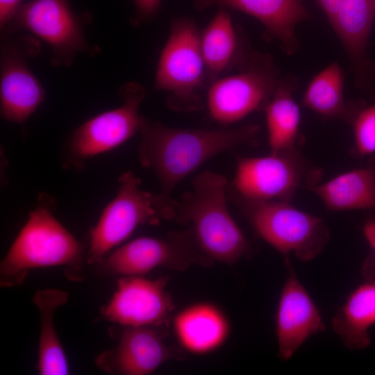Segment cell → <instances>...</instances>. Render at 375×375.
Wrapping results in <instances>:
<instances>
[{"label": "cell", "instance_id": "1", "mask_svg": "<svg viewBox=\"0 0 375 375\" xmlns=\"http://www.w3.org/2000/svg\"><path fill=\"white\" fill-rule=\"evenodd\" d=\"M258 132L255 124L220 129L173 128L142 115L138 159L157 176L160 201L174 209L177 200L173 191L184 178L217 155L254 143Z\"/></svg>", "mask_w": 375, "mask_h": 375}, {"label": "cell", "instance_id": "2", "mask_svg": "<svg viewBox=\"0 0 375 375\" xmlns=\"http://www.w3.org/2000/svg\"><path fill=\"white\" fill-rule=\"evenodd\" d=\"M228 181L206 171L176 201L173 220L187 227L199 251L212 262L233 265L249 258L253 249L228 207Z\"/></svg>", "mask_w": 375, "mask_h": 375}, {"label": "cell", "instance_id": "3", "mask_svg": "<svg viewBox=\"0 0 375 375\" xmlns=\"http://www.w3.org/2000/svg\"><path fill=\"white\" fill-rule=\"evenodd\" d=\"M54 199L40 194L35 208L0 263L1 287L20 285L33 269L62 267L72 281L83 278V247L53 214Z\"/></svg>", "mask_w": 375, "mask_h": 375}, {"label": "cell", "instance_id": "4", "mask_svg": "<svg viewBox=\"0 0 375 375\" xmlns=\"http://www.w3.org/2000/svg\"><path fill=\"white\" fill-rule=\"evenodd\" d=\"M227 194L256 233L283 258L292 254L300 261H310L330 240L328 228L321 217L290 201L249 200L228 188Z\"/></svg>", "mask_w": 375, "mask_h": 375}, {"label": "cell", "instance_id": "5", "mask_svg": "<svg viewBox=\"0 0 375 375\" xmlns=\"http://www.w3.org/2000/svg\"><path fill=\"white\" fill-rule=\"evenodd\" d=\"M200 35L193 19L174 18L158 58L154 90L167 94V105L176 112L197 111L206 104L208 82Z\"/></svg>", "mask_w": 375, "mask_h": 375}, {"label": "cell", "instance_id": "6", "mask_svg": "<svg viewBox=\"0 0 375 375\" xmlns=\"http://www.w3.org/2000/svg\"><path fill=\"white\" fill-rule=\"evenodd\" d=\"M140 184V179L132 172L119 176L116 196L105 207L91 230L88 263L99 264L108 252L140 226L173 220V211L165 206L156 194L142 190Z\"/></svg>", "mask_w": 375, "mask_h": 375}, {"label": "cell", "instance_id": "7", "mask_svg": "<svg viewBox=\"0 0 375 375\" xmlns=\"http://www.w3.org/2000/svg\"><path fill=\"white\" fill-rule=\"evenodd\" d=\"M236 162L228 188L253 201H290L300 188L317 184L322 172L305 160L297 147L265 156H237Z\"/></svg>", "mask_w": 375, "mask_h": 375}, {"label": "cell", "instance_id": "8", "mask_svg": "<svg viewBox=\"0 0 375 375\" xmlns=\"http://www.w3.org/2000/svg\"><path fill=\"white\" fill-rule=\"evenodd\" d=\"M241 65L239 72L218 78L206 91L208 114L222 125L233 124L264 109L278 83L277 69L267 55L249 54Z\"/></svg>", "mask_w": 375, "mask_h": 375}, {"label": "cell", "instance_id": "9", "mask_svg": "<svg viewBox=\"0 0 375 375\" xmlns=\"http://www.w3.org/2000/svg\"><path fill=\"white\" fill-rule=\"evenodd\" d=\"M145 96L140 83L123 85L119 106L87 120L72 133L65 149L64 167L81 170L88 159L118 147L138 133L140 108Z\"/></svg>", "mask_w": 375, "mask_h": 375}, {"label": "cell", "instance_id": "10", "mask_svg": "<svg viewBox=\"0 0 375 375\" xmlns=\"http://www.w3.org/2000/svg\"><path fill=\"white\" fill-rule=\"evenodd\" d=\"M12 34L28 31L49 44L53 66H69L80 52L92 53L81 18L69 0H31L22 3L1 30Z\"/></svg>", "mask_w": 375, "mask_h": 375}, {"label": "cell", "instance_id": "11", "mask_svg": "<svg viewBox=\"0 0 375 375\" xmlns=\"http://www.w3.org/2000/svg\"><path fill=\"white\" fill-rule=\"evenodd\" d=\"M109 273L122 276H143L158 267L184 271L192 265L212 262L199 251L186 228L162 237L143 236L121 246L99 263Z\"/></svg>", "mask_w": 375, "mask_h": 375}, {"label": "cell", "instance_id": "12", "mask_svg": "<svg viewBox=\"0 0 375 375\" xmlns=\"http://www.w3.org/2000/svg\"><path fill=\"white\" fill-rule=\"evenodd\" d=\"M19 36L2 35L0 101L2 117L23 125L44 101L45 91L28 65L38 47L31 38Z\"/></svg>", "mask_w": 375, "mask_h": 375}, {"label": "cell", "instance_id": "13", "mask_svg": "<svg viewBox=\"0 0 375 375\" xmlns=\"http://www.w3.org/2000/svg\"><path fill=\"white\" fill-rule=\"evenodd\" d=\"M168 280V276H122L112 297L101 308L100 319L122 326L166 325L175 306L167 290Z\"/></svg>", "mask_w": 375, "mask_h": 375}, {"label": "cell", "instance_id": "14", "mask_svg": "<svg viewBox=\"0 0 375 375\" xmlns=\"http://www.w3.org/2000/svg\"><path fill=\"white\" fill-rule=\"evenodd\" d=\"M287 276L282 288L275 317L278 356L290 360L312 335L326 330L317 305L299 280L290 256L284 257Z\"/></svg>", "mask_w": 375, "mask_h": 375}, {"label": "cell", "instance_id": "15", "mask_svg": "<svg viewBox=\"0 0 375 375\" xmlns=\"http://www.w3.org/2000/svg\"><path fill=\"white\" fill-rule=\"evenodd\" d=\"M110 333L117 344L95 360L101 370L112 374L148 375L172 358L173 353L158 328L122 326Z\"/></svg>", "mask_w": 375, "mask_h": 375}, {"label": "cell", "instance_id": "16", "mask_svg": "<svg viewBox=\"0 0 375 375\" xmlns=\"http://www.w3.org/2000/svg\"><path fill=\"white\" fill-rule=\"evenodd\" d=\"M197 10L213 6L241 11L258 19L266 37L276 40L288 53L297 48V25L309 17L301 0H193Z\"/></svg>", "mask_w": 375, "mask_h": 375}, {"label": "cell", "instance_id": "17", "mask_svg": "<svg viewBox=\"0 0 375 375\" xmlns=\"http://www.w3.org/2000/svg\"><path fill=\"white\" fill-rule=\"evenodd\" d=\"M173 329L180 345L194 355H205L220 348L231 333L225 313L209 302L190 305L176 313Z\"/></svg>", "mask_w": 375, "mask_h": 375}, {"label": "cell", "instance_id": "18", "mask_svg": "<svg viewBox=\"0 0 375 375\" xmlns=\"http://www.w3.org/2000/svg\"><path fill=\"white\" fill-rule=\"evenodd\" d=\"M375 326V281H366L353 290L331 321L334 332L350 350H362L371 343Z\"/></svg>", "mask_w": 375, "mask_h": 375}, {"label": "cell", "instance_id": "19", "mask_svg": "<svg viewBox=\"0 0 375 375\" xmlns=\"http://www.w3.org/2000/svg\"><path fill=\"white\" fill-rule=\"evenodd\" d=\"M331 211L375 209V171L349 170L308 188Z\"/></svg>", "mask_w": 375, "mask_h": 375}, {"label": "cell", "instance_id": "20", "mask_svg": "<svg viewBox=\"0 0 375 375\" xmlns=\"http://www.w3.org/2000/svg\"><path fill=\"white\" fill-rule=\"evenodd\" d=\"M200 44L206 67L208 86L247 57L241 56L237 31L227 9L219 8L201 31Z\"/></svg>", "mask_w": 375, "mask_h": 375}, {"label": "cell", "instance_id": "21", "mask_svg": "<svg viewBox=\"0 0 375 375\" xmlns=\"http://www.w3.org/2000/svg\"><path fill=\"white\" fill-rule=\"evenodd\" d=\"M67 292L58 289L38 290L32 301L40 319L37 369L42 375H66L69 366L66 355L53 326L56 310L68 300Z\"/></svg>", "mask_w": 375, "mask_h": 375}, {"label": "cell", "instance_id": "22", "mask_svg": "<svg viewBox=\"0 0 375 375\" xmlns=\"http://www.w3.org/2000/svg\"><path fill=\"white\" fill-rule=\"evenodd\" d=\"M375 15V0H342L331 25L356 71L369 66L367 44Z\"/></svg>", "mask_w": 375, "mask_h": 375}, {"label": "cell", "instance_id": "23", "mask_svg": "<svg viewBox=\"0 0 375 375\" xmlns=\"http://www.w3.org/2000/svg\"><path fill=\"white\" fill-rule=\"evenodd\" d=\"M292 91L290 84L278 81L264 108L271 152L297 147L301 112L292 97Z\"/></svg>", "mask_w": 375, "mask_h": 375}, {"label": "cell", "instance_id": "24", "mask_svg": "<svg viewBox=\"0 0 375 375\" xmlns=\"http://www.w3.org/2000/svg\"><path fill=\"white\" fill-rule=\"evenodd\" d=\"M302 103L324 117H351L344 97V73L338 62H332L312 79L303 94Z\"/></svg>", "mask_w": 375, "mask_h": 375}, {"label": "cell", "instance_id": "25", "mask_svg": "<svg viewBox=\"0 0 375 375\" xmlns=\"http://www.w3.org/2000/svg\"><path fill=\"white\" fill-rule=\"evenodd\" d=\"M353 151L364 157L375 153V103L361 109L352 117Z\"/></svg>", "mask_w": 375, "mask_h": 375}, {"label": "cell", "instance_id": "26", "mask_svg": "<svg viewBox=\"0 0 375 375\" xmlns=\"http://www.w3.org/2000/svg\"><path fill=\"white\" fill-rule=\"evenodd\" d=\"M362 233L369 245L372 252L363 262L361 273L366 281H375V219L367 220L363 227Z\"/></svg>", "mask_w": 375, "mask_h": 375}, {"label": "cell", "instance_id": "27", "mask_svg": "<svg viewBox=\"0 0 375 375\" xmlns=\"http://www.w3.org/2000/svg\"><path fill=\"white\" fill-rule=\"evenodd\" d=\"M136 14L134 19L137 24L151 19L158 11L161 0H133Z\"/></svg>", "mask_w": 375, "mask_h": 375}, {"label": "cell", "instance_id": "28", "mask_svg": "<svg viewBox=\"0 0 375 375\" xmlns=\"http://www.w3.org/2000/svg\"><path fill=\"white\" fill-rule=\"evenodd\" d=\"M22 4V0H0L1 30L12 19Z\"/></svg>", "mask_w": 375, "mask_h": 375}, {"label": "cell", "instance_id": "29", "mask_svg": "<svg viewBox=\"0 0 375 375\" xmlns=\"http://www.w3.org/2000/svg\"><path fill=\"white\" fill-rule=\"evenodd\" d=\"M331 24L342 2V0H316Z\"/></svg>", "mask_w": 375, "mask_h": 375}]
</instances>
